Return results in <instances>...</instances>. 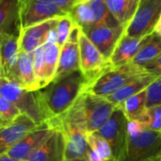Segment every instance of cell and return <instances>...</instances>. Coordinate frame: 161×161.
Masks as SVG:
<instances>
[{"label": "cell", "mask_w": 161, "mask_h": 161, "mask_svg": "<svg viewBox=\"0 0 161 161\" xmlns=\"http://www.w3.org/2000/svg\"><path fill=\"white\" fill-rule=\"evenodd\" d=\"M88 87V80L81 71H77L39 90L46 122L62 117L87 91Z\"/></svg>", "instance_id": "1"}, {"label": "cell", "mask_w": 161, "mask_h": 161, "mask_svg": "<svg viewBox=\"0 0 161 161\" xmlns=\"http://www.w3.org/2000/svg\"><path fill=\"white\" fill-rule=\"evenodd\" d=\"M161 156V133L129 122L125 154L122 161H148Z\"/></svg>", "instance_id": "2"}, {"label": "cell", "mask_w": 161, "mask_h": 161, "mask_svg": "<svg viewBox=\"0 0 161 161\" xmlns=\"http://www.w3.org/2000/svg\"><path fill=\"white\" fill-rule=\"evenodd\" d=\"M0 96L10 101L38 125L46 122L39 91H27L5 77H0Z\"/></svg>", "instance_id": "3"}, {"label": "cell", "mask_w": 161, "mask_h": 161, "mask_svg": "<svg viewBox=\"0 0 161 161\" xmlns=\"http://www.w3.org/2000/svg\"><path fill=\"white\" fill-rule=\"evenodd\" d=\"M147 73L142 67L133 63L120 67H111L91 83L86 92L102 97H108L119 91L135 77Z\"/></svg>", "instance_id": "4"}, {"label": "cell", "mask_w": 161, "mask_h": 161, "mask_svg": "<svg viewBox=\"0 0 161 161\" xmlns=\"http://www.w3.org/2000/svg\"><path fill=\"white\" fill-rule=\"evenodd\" d=\"M129 121L117 107L108 122L97 131L109 144L115 161H122L126 149Z\"/></svg>", "instance_id": "5"}, {"label": "cell", "mask_w": 161, "mask_h": 161, "mask_svg": "<svg viewBox=\"0 0 161 161\" xmlns=\"http://www.w3.org/2000/svg\"><path fill=\"white\" fill-rule=\"evenodd\" d=\"M79 52L80 71L88 80L89 85L112 67L109 59L101 53L82 29L79 34Z\"/></svg>", "instance_id": "6"}, {"label": "cell", "mask_w": 161, "mask_h": 161, "mask_svg": "<svg viewBox=\"0 0 161 161\" xmlns=\"http://www.w3.org/2000/svg\"><path fill=\"white\" fill-rule=\"evenodd\" d=\"M81 104L88 134L97 132L117 108L107 97L98 96L90 92H85L81 95Z\"/></svg>", "instance_id": "7"}, {"label": "cell", "mask_w": 161, "mask_h": 161, "mask_svg": "<svg viewBox=\"0 0 161 161\" xmlns=\"http://www.w3.org/2000/svg\"><path fill=\"white\" fill-rule=\"evenodd\" d=\"M161 16V0H141L136 14L125 29L131 37H146L155 32Z\"/></svg>", "instance_id": "8"}, {"label": "cell", "mask_w": 161, "mask_h": 161, "mask_svg": "<svg viewBox=\"0 0 161 161\" xmlns=\"http://www.w3.org/2000/svg\"><path fill=\"white\" fill-rule=\"evenodd\" d=\"M52 0H21L20 16L22 28L66 15Z\"/></svg>", "instance_id": "9"}, {"label": "cell", "mask_w": 161, "mask_h": 161, "mask_svg": "<svg viewBox=\"0 0 161 161\" xmlns=\"http://www.w3.org/2000/svg\"><path fill=\"white\" fill-rule=\"evenodd\" d=\"M54 130L55 128L50 125V123L44 122L21 142L10 147L5 154L18 160L26 161L36 150H38L47 141Z\"/></svg>", "instance_id": "10"}, {"label": "cell", "mask_w": 161, "mask_h": 161, "mask_svg": "<svg viewBox=\"0 0 161 161\" xmlns=\"http://www.w3.org/2000/svg\"><path fill=\"white\" fill-rule=\"evenodd\" d=\"M80 30L81 28L75 25L68 42L61 47L57 74L53 81H58L77 71H80V52H79Z\"/></svg>", "instance_id": "11"}, {"label": "cell", "mask_w": 161, "mask_h": 161, "mask_svg": "<svg viewBox=\"0 0 161 161\" xmlns=\"http://www.w3.org/2000/svg\"><path fill=\"white\" fill-rule=\"evenodd\" d=\"M39 125L29 116L22 113L14 122L0 128V154L6 153Z\"/></svg>", "instance_id": "12"}, {"label": "cell", "mask_w": 161, "mask_h": 161, "mask_svg": "<svg viewBox=\"0 0 161 161\" xmlns=\"http://www.w3.org/2000/svg\"><path fill=\"white\" fill-rule=\"evenodd\" d=\"M58 19V18L22 28L19 37L20 50L32 54L40 47L43 46L47 42L51 32L56 28Z\"/></svg>", "instance_id": "13"}, {"label": "cell", "mask_w": 161, "mask_h": 161, "mask_svg": "<svg viewBox=\"0 0 161 161\" xmlns=\"http://www.w3.org/2000/svg\"><path fill=\"white\" fill-rule=\"evenodd\" d=\"M125 29L123 26L98 25L83 32L101 51V53L109 59L117 44L125 34Z\"/></svg>", "instance_id": "14"}, {"label": "cell", "mask_w": 161, "mask_h": 161, "mask_svg": "<svg viewBox=\"0 0 161 161\" xmlns=\"http://www.w3.org/2000/svg\"><path fill=\"white\" fill-rule=\"evenodd\" d=\"M5 78L18 84L27 91H39L40 87L34 71L33 54L20 50L16 64Z\"/></svg>", "instance_id": "15"}, {"label": "cell", "mask_w": 161, "mask_h": 161, "mask_svg": "<svg viewBox=\"0 0 161 161\" xmlns=\"http://www.w3.org/2000/svg\"><path fill=\"white\" fill-rule=\"evenodd\" d=\"M26 161H66V141L63 131L55 128L47 141Z\"/></svg>", "instance_id": "16"}, {"label": "cell", "mask_w": 161, "mask_h": 161, "mask_svg": "<svg viewBox=\"0 0 161 161\" xmlns=\"http://www.w3.org/2000/svg\"><path fill=\"white\" fill-rule=\"evenodd\" d=\"M66 141V161L86 159L89 153L88 133L76 126L61 125Z\"/></svg>", "instance_id": "17"}, {"label": "cell", "mask_w": 161, "mask_h": 161, "mask_svg": "<svg viewBox=\"0 0 161 161\" xmlns=\"http://www.w3.org/2000/svg\"><path fill=\"white\" fill-rule=\"evenodd\" d=\"M146 37H131L124 34L109 58L112 67H120L132 63L142 46L147 40Z\"/></svg>", "instance_id": "18"}, {"label": "cell", "mask_w": 161, "mask_h": 161, "mask_svg": "<svg viewBox=\"0 0 161 161\" xmlns=\"http://www.w3.org/2000/svg\"><path fill=\"white\" fill-rule=\"evenodd\" d=\"M21 0H0V34L20 36Z\"/></svg>", "instance_id": "19"}, {"label": "cell", "mask_w": 161, "mask_h": 161, "mask_svg": "<svg viewBox=\"0 0 161 161\" xmlns=\"http://www.w3.org/2000/svg\"><path fill=\"white\" fill-rule=\"evenodd\" d=\"M19 37L0 34V77H6L18 60L20 54Z\"/></svg>", "instance_id": "20"}, {"label": "cell", "mask_w": 161, "mask_h": 161, "mask_svg": "<svg viewBox=\"0 0 161 161\" xmlns=\"http://www.w3.org/2000/svg\"><path fill=\"white\" fill-rule=\"evenodd\" d=\"M157 78L158 76L147 72L143 75L135 77L134 79L126 83L125 86H123L115 93L107 98L116 107H120L128 98L145 91Z\"/></svg>", "instance_id": "21"}, {"label": "cell", "mask_w": 161, "mask_h": 161, "mask_svg": "<svg viewBox=\"0 0 161 161\" xmlns=\"http://www.w3.org/2000/svg\"><path fill=\"white\" fill-rule=\"evenodd\" d=\"M105 2L118 24L126 29L136 14L141 0H105Z\"/></svg>", "instance_id": "22"}, {"label": "cell", "mask_w": 161, "mask_h": 161, "mask_svg": "<svg viewBox=\"0 0 161 161\" xmlns=\"http://www.w3.org/2000/svg\"><path fill=\"white\" fill-rule=\"evenodd\" d=\"M161 54V35L153 32L148 36L144 44L133 59L132 63L145 69Z\"/></svg>", "instance_id": "23"}, {"label": "cell", "mask_w": 161, "mask_h": 161, "mask_svg": "<svg viewBox=\"0 0 161 161\" xmlns=\"http://www.w3.org/2000/svg\"><path fill=\"white\" fill-rule=\"evenodd\" d=\"M87 137L89 142V153L87 160L115 161L108 142L98 132L89 133Z\"/></svg>", "instance_id": "24"}, {"label": "cell", "mask_w": 161, "mask_h": 161, "mask_svg": "<svg viewBox=\"0 0 161 161\" xmlns=\"http://www.w3.org/2000/svg\"><path fill=\"white\" fill-rule=\"evenodd\" d=\"M69 15L83 31L95 26V15L89 0H79L69 12Z\"/></svg>", "instance_id": "25"}, {"label": "cell", "mask_w": 161, "mask_h": 161, "mask_svg": "<svg viewBox=\"0 0 161 161\" xmlns=\"http://www.w3.org/2000/svg\"><path fill=\"white\" fill-rule=\"evenodd\" d=\"M146 90L128 98L119 107L122 108L129 122H135L138 120L147 108Z\"/></svg>", "instance_id": "26"}, {"label": "cell", "mask_w": 161, "mask_h": 161, "mask_svg": "<svg viewBox=\"0 0 161 161\" xmlns=\"http://www.w3.org/2000/svg\"><path fill=\"white\" fill-rule=\"evenodd\" d=\"M135 123L142 128L161 133V105L147 108Z\"/></svg>", "instance_id": "27"}, {"label": "cell", "mask_w": 161, "mask_h": 161, "mask_svg": "<svg viewBox=\"0 0 161 161\" xmlns=\"http://www.w3.org/2000/svg\"><path fill=\"white\" fill-rule=\"evenodd\" d=\"M95 15V26H121L109 11L105 0H89Z\"/></svg>", "instance_id": "28"}, {"label": "cell", "mask_w": 161, "mask_h": 161, "mask_svg": "<svg viewBox=\"0 0 161 161\" xmlns=\"http://www.w3.org/2000/svg\"><path fill=\"white\" fill-rule=\"evenodd\" d=\"M75 25H76L75 24V22L73 21L72 17L69 14H66L58 19L56 25V34L57 42L60 48L68 42Z\"/></svg>", "instance_id": "29"}, {"label": "cell", "mask_w": 161, "mask_h": 161, "mask_svg": "<svg viewBox=\"0 0 161 161\" xmlns=\"http://www.w3.org/2000/svg\"><path fill=\"white\" fill-rule=\"evenodd\" d=\"M21 114V110L14 104L0 96V128L14 122Z\"/></svg>", "instance_id": "30"}, {"label": "cell", "mask_w": 161, "mask_h": 161, "mask_svg": "<svg viewBox=\"0 0 161 161\" xmlns=\"http://www.w3.org/2000/svg\"><path fill=\"white\" fill-rule=\"evenodd\" d=\"M147 108L161 105V77H158L146 90Z\"/></svg>", "instance_id": "31"}, {"label": "cell", "mask_w": 161, "mask_h": 161, "mask_svg": "<svg viewBox=\"0 0 161 161\" xmlns=\"http://www.w3.org/2000/svg\"><path fill=\"white\" fill-rule=\"evenodd\" d=\"M145 70L158 77H161V54L145 68Z\"/></svg>", "instance_id": "32"}, {"label": "cell", "mask_w": 161, "mask_h": 161, "mask_svg": "<svg viewBox=\"0 0 161 161\" xmlns=\"http://www.w3.org/2000/svg\"><path fill=\"white\" fill-rule=\"evenodd\" d=\"M58 7H59L65 13L69 14V12L72 10L74 6L79 1V0H52Z\"/></svg>", "instance_id": "33"}, {"label": "cell", "mask_w": 161, "mask_h": 161, "mask_svg": "<svg viewBox=\"0 0 161 161\" xmlns=\"http://www.w3.org/2000/svg\"><path fill=\"white\" fill-rule=\"evenodd\" d=\"M0 161H21V160H18V159H15V158H11V157H9L8 155H7V154H1L0 155Z\"/></svg>", "instance_id": "34"}, {"label": "cell", "mask_w": 161, "mask_h": 161, "mask_svg": "<svg viewBox=\"0 0 161 161\" xmlns=\"http://www.w3.org/2000/svg\"><path fill=\"white\" fill-rule=\"evenodd\" d=\"M155 31L157 33H158L159 35H161V16L159 21H158V25H157V27H156V30Z\"/></svg>", "instance_id": "35"}, {"label": "cell", "mask_w": 161, "mask_h": 161, "mask_svg": "<svg viewBox=\"0 0 161 161\" xmlns=\"http://www.w3.org/2000/svg\"><path fill=\"white\" fill-rule=\"evenodd\" d=\"M148 161H161V156L157 157V158H152V159H150V160Z\"/></svg>", "instance_id": "36"}, {"label": "cell", "mask_w": 161, "mask_h": 161, "mask_svg": "<svg viewBox=\"0 0 161 161\" xmlns=\"http://www.w3.org/2000/svg\"><path fill=\"white\" fill-rule=\"evenodd\" d=\"M70 161H88L86 159H75V160H70Z\"/></svg>", "instance_id": "37"}]
</instances>
